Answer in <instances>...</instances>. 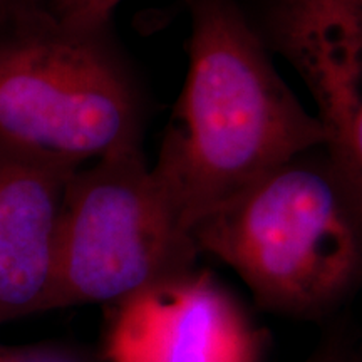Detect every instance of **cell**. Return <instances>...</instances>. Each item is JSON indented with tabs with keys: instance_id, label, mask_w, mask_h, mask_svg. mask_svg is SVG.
<instances>
[{
	"instance_id": "cell-10",
	"label": "cell",
	"mask_w": 362,
	"mask_h": 362,
	"mask_svg": "<svg viewBox=\"0 0 362 362\" xmlns=\"http://www.w3.org/2000/svg\"><path fill=\"white\" fill-rule=\"evenodd\" d=\"M37 2L39 0H0V25L17 17L29 7L35 6Z\"/></svg>"
},
{
	"instance_id": "cell-3",
	"label": "cell",
	"mask_w": 362,
	"mask_h": 362,
	"mask_svg": "<svg viewBox=\"0 0 362 362\" xmlns=\"http://www.w3.org/2000/svg\"><path fill=\"white\" fill-rule=\"evenodd\" d=\"M2 25L0 144L76 166L139 144L138 94L104 35L40 2Z\"/></svg>"
},
{
	"instance_id": "cell-8",
	"label": "cell",
	"mask_w": 362,
	"mask_h": 362,
	"mask_svg": "<svg viewBox=\"0 0 362 362\" xmlns=\"http://www.w3.org/2000/svg\"><path fill=\"white\" fill-rule=\"evenodd\" d=\"M121 0H51L49 11L66 29L88 35H106Z\"/></svg>"
},
{
	"instance_id": "cell-11",
	"label": "cell",
	"mask_w": 362,
	"mask_h": 362,
	"mask_svg": "<svg viewBox=\"0 0 362 362\" xmlns=\"http://www.w3.org/2000/svg\"><path fill=\"white\" fill-rule=\"evenodd\" d=\"M342 2L349 7V11L354 13L356 19L362 25V0H342Z\"/></svg>"
},
{
	"instance_id": "cell-4",
	"label": "cell",
	"mask_w": 362,
	"mask_h": 362,
	"mask_svg": "<svg viewBox=\"0 0 362 362\" xmlns=\"http://www.w3.org/2000/svg\"><path fill=\"white\" fill-rule=\"evenodd\" d=\"M193 233L146 165L141 146L117 149L72 175L59 223L52 309L116 304L193 270Z\"/></svg>"
},
{
	"instance_id": "cell-1",
	"label": "cell",
	"mask_w": 362,
	"mask_h": 362,
	"mask_svg": "<svg viewBox=\"0 0 362 362\" xmlns=\"http://www.w3.org/2000/svg\"><path fill=\"white\" fill-rule=\"evenodd\" d=\"M329 141L235 0H192L187 79L151 166L192 233L221 203Z\"/></svg>"
},
{
	"instance_id": "cell-9",
	"label": "cell",
	"mask_w": 362,
	"mask_h": 362,
	"mask_svg": "<svg viewBox=\"0 0 362 362\" xmlns=\"http://www.w3.org/2000/svg\"><path fill=\"white\" fill-rule=\"evenodd\" d=\"M0 362H83L54 346H8L0 344Z\"/></svg>"
},
{
	"instance_id": "cell-6",
	"label": "cell",
	"mask_w": 362,
	"mask_h": 362,
	"mask_svg": "<svg viewBox=\"0 0 362 362\" xmlns=\"http://www.w3.org/2000/svg\"><path fill=\"white\" fill-rule=\"evenodd\" d=\"M79 168L0 144V325L51 310L62 203Z\"/></svg>"
},
{
	"instance_id": "cell-5",
	"label": "cell",
	"mask_w": 362,
	"mask_h": 362,
	"mask_svg": "<svg viewBox=\"0 0 362 362\" xmlns=\"http://www.w3.org/2000/svg\"><path fill=\"white\" fill-rule=\"evenodd\" d=\"M107 362H259V334L205 272L160 280L112 304Z\"/></svg>"
},
{
	"instance_id": "cell-7",
	"label": "cell",
	"mask_w": 362,
	"mask_h": 362,
	"mask_svg": "<svg viewBox=\"0 0 362 362\" xmlns=\"http://www.w3.org/2000/svg\"><path fill=\"white\" fill-rule=\"evenodd\" d=\"M300 56L329 131L327 149L362 192V27L334 22Z\"/></svg>"
},
{
	"instance_id": "cell-2",
	"label": "cell",
	"mask_w": 362,
	"mask_h": 362,
	"mask_svg": "<svg viewBox=\"0 0 362 362\" xmlns=\"http://www.w3.org/2000/svg\"><path fill=\"white\" fill-rule=\"evenodd\" d=\"M312 151L221 203L193 232L198 252L230 267L257 302L296 315L336 304L362 275V192L329 149Z\"/></svg>"
},
{
	"instance_id": "cell-12",
	"label": "cell",
	"mask_w": 362,
	"mask_h": 362,
	"mask_svg": "<svg viewBox=\"0 0 362 362\" xmlns=\"http://www.w3.org/2000/svg\"><path fill=\"white\" fill-rule=\"evenodd\" d=\"M309 362H341V361H339L337 357H334L330 354H320V356L314 357V359H310Z\"/></svg>"
}]
</instances>
